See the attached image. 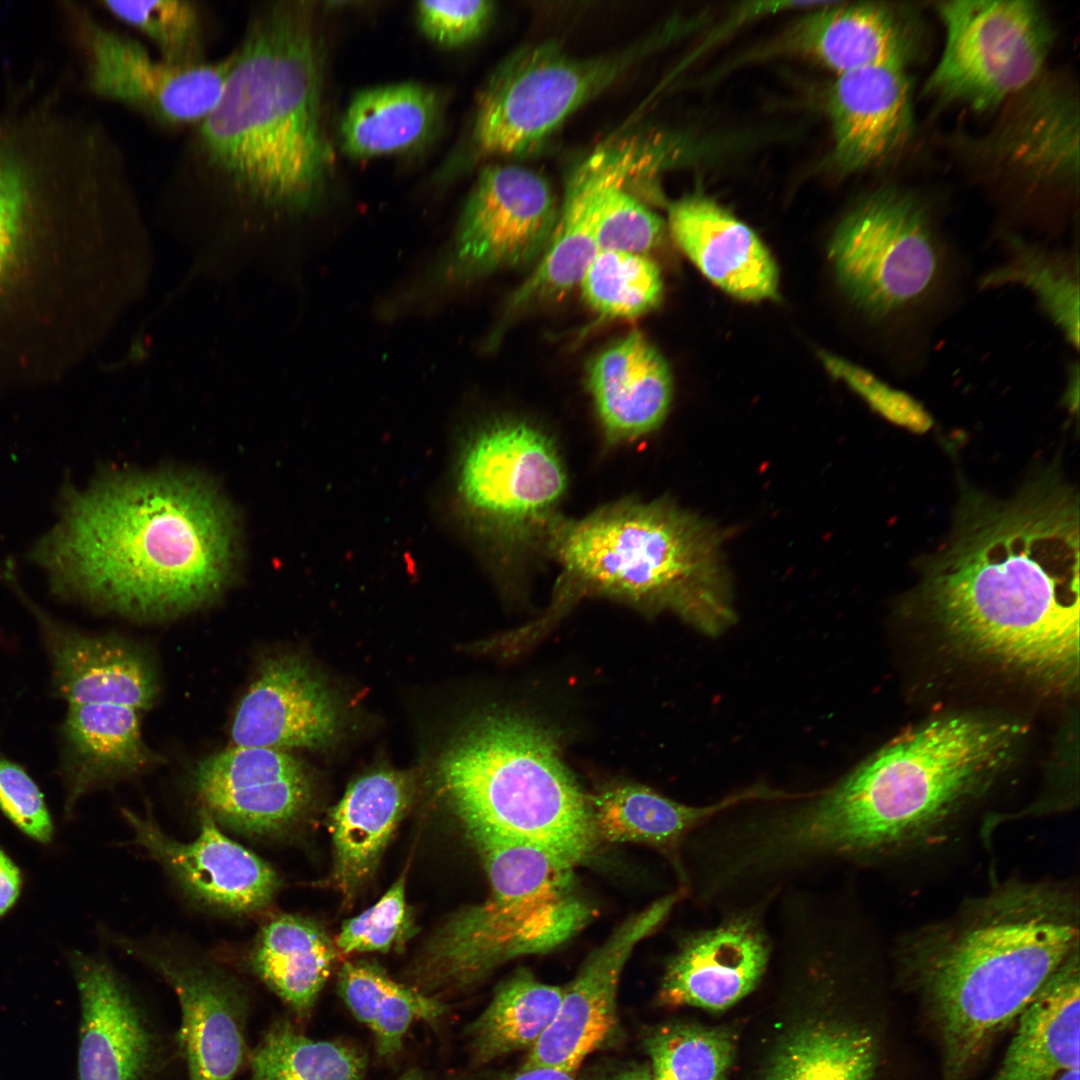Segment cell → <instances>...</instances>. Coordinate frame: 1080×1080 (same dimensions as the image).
I'll list each match as a JSON object with an SVG mask.
<instances>
[{"mask_svg":"<svg viewBox=\"0 0 1080 1080\" xmlns=\"http://www.w3.org/2000/svg\"><path fill=\"white\" fill-rule=\"evenodd\" d=\"M922 594L977 652L1067 679L1079 656V505L1056 470L1016 494L967 493L945 544L923 566Z\"/></svg>","mask_w":1080,"mask_h":1080,"instance_id":"6da1fadb","label":"cell"},{"mask_svg":"<svg viewBox=\"0 0 1080 1080\" xmlns=\"http://www.w3.org/2000/svg\"><path fill=\"white\" fill-rule=\"evenodd\" d=\"M1017 727L943 718L895 739L823 790L760 805L750 854L772 884H815L929 840L1002 767Z\"/></svg>","mask_w":1080,"mask_h":1080,"instance_id":"7a4b0ae2","label":"cell"},{"mask_svg":"<svg viewBox=\"0 0 1080 1080\" xmlns=\"http://www.w3.org/2000/svg\"><path fill=\"white\" fill-rule=\"evenodd\" d=\"M28 556L63 599L160 619L224 590L238 536L229 507L206 481L110 476L63 489L57 520Z\"/></svg>","mask_w":1080,"mask_h":1080,"instance_id":"3957f363","label":"cell"},{"mask_svg":"<svg viewBox=\"0 0 1080 1080\" xmlns=\"http://www.w3.org/2000/svg\"><path fill=\"white\" fill-rule=\"evenodd\" d=\"M222 93L167 175L169 197L214 204L248 221L309 208L326 176L321 71L305 9L254 3Z\"/></svg>","mask_w":1080,"mask_h":1080,"instance_id":"277c9868","label":"cell"},{"mask_svg":"<svg viewBox=\"0 0 1080 1080\" xmlns=\"http://www.w3.org/2000/svg\"><path fill=\"white\" fill-rule=\"evenodd\" d=\"M1077 949L1078 899L1048 882L1007 881L910 936L900 972L936 1038L939 1080H968Z\"/></svg>","mask_w":1080,"mask_h":1080,"instance_id":"5b68a950","label":"cell"},{"mask_svg":"<svg viewBox=\"0 0 1080 1080\" xmlns=\"http://www.w3.org/2000/svg\"><path fill=\"white\" fill-rule=\"evenodd\" d=\"M544 542L586 589L670 606L706 631L733 617L720 532L672 502L623 500L582 519L558 518Z\"/></svg>","mask_w":1080,"mask_h":1080,"instance_id":"8992f818","label":"cell"},{"mask_svg":"<svg viewBox=\"0 0 1080 1080\" xmlns=\"http://www.w3.org/2000/svg\"><path fill=\"white\" fill-rule=\"evenodd\" d=\"M438 775L467 834L533 845L574 865L595 847L589 795L554 735L526 716L499 711L473 721L442 755Z\"/></svg>","mask_w":1080,"mask_h":1080,"instance_id":"52a82bcc","label":"cell"},{"mask_svg":"<svg viewBox=\"0 0 1080 1080\" xmlns=\"http://www.w3.org/2000/svg\"><path fill=\"white\" fill-rule=\"evenodd\" d=\"M490 892L432 938L414 978L419 991L465 988L514 958L548 952L593 916L576 892L575 865L545 849L469 833Z\"/></svg>","mask_w":1080,"mask_h":1080,"instance_id":"ba28073f","label":"cell"},{"mask_svg":"<svg viewBox=\"0 0 1080 1080\" xmlns=\"http://www.w3.org/2000/svg\"><path fill=\"white\" fill-rule=\"evenodd\" d=\"M828 256L849 299L896 328L936 308L953 277L950 248L928 209L897 189L858 203L834 232Z\"/></svg>","mask_w":1080,"mask_h":1080,"instance_id":"9c48e42d","label":"cell"},{"mask_svg":"<svg viewBox=\"0 0 1080 1080\" xmlns=\"http://www.w3.org/2000/svg\"><path fill=\"white\" fill-rule=\"evenodd\" d=\"M96 182L92 151L47 111L0 112V294L27 248L88 217Z\"/></svg>","mask_w":1080,"mask_h":1080,"instance_id":"30bf717a","label":"cell"},{"mask_svg":"<svg viewBox=\"0 0 1080 1080\" xmlns=\"http://www.w3.org/2000/svg\"><path fill=\"white\" fill-rule=\"evenodd\" d=\"M937 11L945 43L927 94L986 111L1036 82L1055 37L1038 2L944 1Z\"/></svg>","mask_w":1080,"mask_h":1080,"instance_id":"8fae6325","label":"cell"},{"mask_svg":"<svg viewBox=\"0 0 1080 1080\" xmlns=\"http://www.w3.org/2000/svg\"><path fill=\"white\" fill-rule=\"evenodd\" d=\"M454 473L466 515L503 540L544 541L559 518L564 463L552 438L534 424L507 418L483 425L465 441Z\"/></svg>","mask_w":1080,"mask_h":1080,"instance_id":"7c38bea8","label":"cell"},{"mask_svg":"<svg viewBox=\"0 0 1080 1080\" xmlns=\"http://www.w3.org/2000/svg\"><path fill=\"white\" fill-rule=\"evenodd\" d=\"M628 56L576 58L553 43L514 53L479 97L474 125L479 149L496 155L535 150L572 112L614 81Z\"/></svg>","mask_w":1080,"mask_h":1080,"instance_id":"4fadbf2b","label":"cell"},{"mask_svg":"<svg viewBox=\"0 0 1080 1080\" xmlns=\"http://www.w3.org/2000/svg\"><path fill=\"white\" fill-rule=\"evenodd\" d=\"M75 32L88 90L168 129L191 128L214 107L233 63V54L191 68L152 56L137 39L74 8Z\"/></svg>","mask_w":1080,"mask_h":1080,"instance_id":"5bb4252c","label":"cell"},{"mask_svg":"<svg viewBox=\"0 0 1080 1080\" xmlns=\"http://www.w3.org/2000/svg\"><path fill=\"white\" fill-rule=\"evenodd\" d=\"M117 943L160 976L177 997L179 1057L188 1080H234L247 1064L251 997L218 963L171 943L119 937Z\"/></svg>","mask_w":1080,"mask_h":1080,"instance_id":"9a60e30c","label":"cell"},{"mask_svg":"<svg viewBox=\"0 0 1080 1080\" xmlns=\"http://www.w3.org/2000/svg\"><path fill=\"white\" fill-rule=\"evenodd\" d=\"M79 1000L76 1080H168L180 1059L159 1023L107 961L71 952Z\"/></svg>","mask_w":1080,"mask_h":1080,"instance_id":"2e32d148","label":"cell"},{"mask_svg":"<svg viewBox=\"0 0 1080 1080\" xmlns=\"http://www.w3.org/2000/svg\"><path fill=\"white\" fill-rule=\"evenodd\" d=\"M557 216L540 175L514 165L485 168L461 216L450 275L466 280L531 262L546 249Z\"/></svg>","mask_w":1080,"mask_h":1080,"instance_id":"e0dca14e","label":"cell"},{"mask_svg":"<svg viewBox=\"0 0 1080 1080\" xmlns=\"http://www.w3.org/2000/svg\"><path fill=\"white\" fill-rule=\"evenodd\" d=\"M192 790L219 825L254 839L288 835L306 814L311 783L302 763L283 750L237 746L199 761Z\"/></svg>","mask_w":1080,"mask_h":1080,"instance_id":"ac0fdd59","label":"cell"},{"mask_svg":"<svg viewBox=\"0 0 1080 1080\" xmlns=\"http://www.w3.org/2000/svg\"><path fill=\"white\" fill-rule=\"evenodd\" d=\"M687 896L677 890L623 922L563 987L558 1011L530 1048L521 1069L553 1068L568 1073L608 1037L616 1024V997L623 968L636 945L654 933Z\"/></svg>","mask_w":1080,"mask_h":1080,"instance_id":"d6986e66","label":"cell"},{"mask_svg":"<svg viewBox=\"0 0 1080 1080\" xmlns=\"http://www.w3.org/2000/svg\"><path fill=\"white\" fill-rule=\"evenodd\" d=\"M772 910H731L686 933L666 964L659 1002L723 1010L752 992L774 958Z\"/></svg>","mask_w":1080,"mask_h":1080,"instance_id":"ffe728a7","label":"cell"},{"mask_svg":"<svg viewBox=\"0 0 1080 1080\" xmlns=\"http://www.w3.org/2000/svg\"><path fill=\"white\" fill-rule=\"evenodd\" d=\"M123 816L134 842L144 848L194 901L220 912L248 915L265 909L280 888L265 860L227 837L213 817L199 810V834L183 843L168 836L152 816L130 810Z\"/></svg>","mask_w":1080,"mask_h":1080,"instance_id":"44dd1931","label":"cell"},{"mask_svg":"<svg viewBox=\"0 0 1080 1080\" xmlns=\"http://www.w3.org/2000/svg\"><path fill=\"white\" fill-rule=\"evenodd\" d=\"M4 576L37 619L52 663L53 683L68 705L108 704L150 709L158 678L142 648L114 636H93L64 626L19 588L10 565Z\"/></svg>","mask_w":1080,"mask_h":1080,"instance_id":"7402d4cb","label":"cell"},{"mask_svg":"<svg viewBox=\"0 0 1080 1080\" xmlns=\"http://www.w3.org/2000/svg\"><path fill=\"white\" fill-rule=\"evenodd\" d=\"M334 702L309 666L296 656L269 657L239 702L231 726L234 745L286 751L328 744L337 729Z\"/></svg>","mask_w":1080,"mask_h":1080,"instance_id":"603a6c76","label":"cell"},{"mask_svg":"<svg viewBox=\"0 0 1080 1080\" xmlns=\"http://www.w3.org/2000/svg\"><path fill=\"white\" fill-rule=\"evenodd\" d=\"M906 65L887 62L838 75L829 95L838 165L855 171L898 152L913 130Z\"/></svg>","mask_w":1080,"mask_h":1080,"instance_id":"cb8c5ba5","label":"cell"},{"mask_svg":"<svg viewBox=\"0 0 1080 1080\" xmlns=\"http://www.w3.org/2000/svg\"><path fill=\"white\" fill-rule=\"evenodd\" d=\"M668 228L682 252L701 273L743 301L776 299L779 271L756 233L702 194L668 206Z\"/></svg>","mask_w":1080,"mask_h":1080,"instance_id":"d4e9b609","label":"cell"},{"mask_svg":"<svg viewBox=\"0 0 1080 1080\" xmlns=\"http://www.w3.org/2000/svg\"><path fill=\"white\" fill-rule=\"evenodd\" d=\"M638 143L597 148L570 175L564 200L544 255L531 275L514 292L510 311L551 299L580 283L597 254L594 211L598 192L614 175L641 157Z\"/></svg>","mask_w":1080,"mask_h":1080,"instance_id":"484cf974","label":"cell"},{"mask_svg":"<svg viewBox=\"0 0 1080 1080\" xmlns=\"http://www.w3.org/2000/svg\"><path fill=\"white\" fill-rule=\"evenodd\" d=\"M912 16L887 3L831 2L793 29L791 46L838 75L887 62L907 64L917 35Z\"/></svg>","mask_w":1080,"mask_h":1080,"instance_id":"4316f807","label":"cell"},{"mask_svg":"<svg viewBox=\"0 0 1080 1080\" xmlns=\"http://www.w3.org/2000/svg\"><path fill=\"white\" fill-rule=\"evenodd\" d=\"M588 387L610 441H631L656 430L672 400V376L661 353L631 332L592 361Z\"/></svg>","mask_w":1080,"mask_h":1080,"instance_id":"83f0119b","label":"cell"},{"mask_svg":"<svg viewBox=\"0 0 1080 1080\" xmlns=\"http://www.w3.org/2000/svg\"><path fill=\"white\" fill-rule=\"evenodd\" d=\"M785 795V791L761 784L713 803L690 805L642 785L618 784L589 796V804L597 840L646 844L677 859L687 838L719 813L742 803Z\"/></svg>","mask_w":1080,"mask_h":1080,"instance_id":"f1b7e54d","label":"cell"},{"mask_svg":"<svg viewBox=\"0 0 1080 1080\" xmlns=\"http://www.w3.org/2000/svg\"><path fill=\"white\" fill-rule=\"evenodd\" d=\"M138 712L118 705H68L61 767L67 816L92 789L161 761L142 739Z\"/></svg>","mask_w":1080,"mask_h":1080,"instance_id":"f546056e","label":"cell"},{"mask_svg":"<svg viewBox=\"0 0 1080 1080\" xmlns=\"http://www.w3.org/2000/svg\"><path fill=\"white\" fill-rule=\"evenodd\" d=\"M999 1068L987 1080H1056L1079 1067L1080 960L1074 951L1016 1022Z\"/></svg>","mask_w":1080,"mask_h":1080,"instance_id":"4dcf8cb0","label":"cell"},{"mask_svg":"<svg viewBox=\"0 0 1080 1080\" xmlns=\"http://www.w3.org/2000/svg\"><path fill=\"white\" fill-rule=\"evenodd\" d=\"M410 799L406 775L379 770L353 782L333 809L332 880L346 899H352L374 872Z\"/></svg>","mask_w":1080,"mask_h":1080,"instance_id":"1f68e13d","label":"cell"},{"mask_svg":"<svg viewBox=\"0 0 1080 1080\" xmlns=\"http://www.w3.org/2000/svg\"><path fill=\"white\" fill-rule=\"evenodd\" d=\"M1024 97L996 130L994 152L1038 179L1078 175V108L1072 95L1050 84L1023 90Z\"/></svg>","mask_w":1080,"mask_h":1080,"instance_id":"d6a6232c","label":"cell"},{"mask_svg":"<svg viewBox=\"0 0 1080 1080\" xmlns=\"http://www.w3.org/2000/svg\"><path fill=\"white\" fill-rule=\"evenodd\" d=\"M337 952L315 922L282 914L266 922L248 953L247 966L290 1009L307 1020L328 979Z\"/></svg>","mask_w":1080,"mask_h":1080,"instance_id":"836d02e7","label":"cell"},{"mask_svg":"<svg viewBox=\"0 0 1080 1080\" xmlns=\"http://www.w3.org/2000/svg\"><path fill=\"white\" fill-rule=\"evenodd\" d=\"M439 113L434 91L401 83L360 91L340 126L343 150L368 158L409 150L432 132Z\"/></svg>","mask_w":1080,"mask_h":1080,"instance_id":"e575fe53","label":"cell"},{"mask_svg":"<svg viewBox=\"0 0 1080 1080\" xmlns=\"http://www.w3.org/2000/svg\"><path fill=\"white\" fill-rule=\"evenodd\" d=\"M338 992L352 1015L372 1032L383 1059L400 1053L415 1022L435 1023L448 1011L437 997L396 982L377 963L366 960L342 966Z\"/></svg>","mask_w":1080,"mask_h":1080,"instance_id":"d590c367","label":"cell"},{"mask_svg":"<svg viewBox=\"0 0 1080 1080\" xmlns=\"http://www.w3.org/2000/svg\"><path fill=\"white\" fill-rule=\"evenodd\" d=\"M562 994L563 987L543 983L527 969L516 971L466 1030L474 1061L530 1049L553 1021Z\"/></svg>","mask_w":1080,"mask_h":1080,"instance_id":"8d00e7d4","label":"cell"},{"mask_svg":"<svg viewBox=\"0 0 1080 1080\" xmlns=\"http://www.w3.org/2000/svg\"><path fill=\"white\" fill-rule=\"evenodd\" d=\"M1018 285L1035 296L1040 308L1076 349L1079 346V257L1017 236L1006 239V259L980 280L981 288Z\"/></svg>","mask_w":1080,"mask_h":1080,"instance_id":"74e56055","label":"cell"},{"mask_svg":"<svg viewBox=\"0 0 1080 1080\" xmlns=\"http://www.w3.org/2000/svg\"><path fill=\"white\" fill-rule=\"evenodd\" d=\"M245 1080H363L367 1058L338 1040L313 1039L280 1017L250 1048Z\"/></svg>","mask_w":1080,"mask_h":1080,"instance_id":"f35d334b","label":"cell"},{"mask_svg":"<svg viewBox=\"0 0 1080 1080\" xmlns=\"http://www.w3.org/2000/svg\"><path fill=\"white\" fill-rule=\"evenodd\" d=\"M100 5L149 39L163 62L180 68L208 63V17L199 1H101Z\"/></svg>","mask_w":1080,"mask_h":1080,"instance_id":"ab89813d","label":"cell"},{"mask_svg":"<svg viewBox=\"0 0 1080 1080\" xmlns=\"http://www.w3.org/2000/svg\"><path fill=\"white\" fill-rule=\"evenodd\" d=\"M579 284L585 302L612 318L641 316L654 309L663 296L660 269L643 254L598 251Z\"/></svg>","mask_w":1080,"mask_h":1080,"instance_id":"60d3db41","label":"cell"},{"mask_svg":"<svg viewBox=\"0 0 1080 1080\" xmlns=\"http://www.w3.org/2000/svg\"><path fill=\"white\" fill-rule=\"evenodd\" d=\"M653 1080H725L733 1044L720 1029L669 1025L646 1040Z\"/></svg>","mask_w":1080,"mask_h":1080,"instance_id":"b9f144b4","label":"cell"},{"mask_svg":"<svg viewBox=\"0 0 1080 1080\" xmlns=\"http://www.w3.org/2000/svg\"><path fill=\"white\" fill-rule=\"evenodd\" d=\"M643 160L614 175L597 194L594 234L599 251L644 254L664 240L663 220L624 189L628 176L643 168Z\"/></svg>","mask_w":1080,"mask_h":1080,"instance_id":"7bdbcfd3","label":"cell"},{"mask_svg":"<svg viewBox=\"0 0 1080 1080\" xmlns=\"http://www.w3.org/2000/svg\"><path fill=\"white\" fill-rule=\"evenodd\" d=\"M411 930L402 875L373 906L343 922L336 946L344 954L387 952L402 944Z\"/></svg>","mask_w":1080,"mask_h":1080,"instance_id":"ee69618b","label":"cell"},{"mask_svg":"<svg viewBox=\"0 0 1080 1080\" xmlns=\"http://www.w3.org/2000/svg\"><path fill=\"white\" fill-rule=\"evenodd\" d=\"M826 370L847 384L875 411L887 419L915 430H925L931 417L907 393L894 389L869 371L827 352L819 353Z\"/></svg>","mask_w":1080,"mask_h":1080,"instance_id":"f6af8a7d","label":"cell"},{"mask_svg":"<svg viewBox=\"0 0 1080 1080\" xmlns=\"http://www.w3.org/2000/svg\"><path fill=\"white\" fill-rule=\"evenodd\" d=\"M0 811L29 839L52 842L54 824L41 790L22 766L1 754Z\"/></svg>","mask_w":1080,"mask_h":1080,"instance_id":"bcb514c9","label":"cell"},{"mask_svg":"<svg viewBox=\"0 0 1080 1080\" xmlns=\"http://www.w3.org/2000/svg\"><path fill=\"white\" fill-rule=\"evenodd\" d=\"M492 5L485 0L420 1L416 11L421 29L431 40L453 47L471 41L483 31Z\"/></svg>","mask_w":1080,"mask_h":1080,"instance_id":"7dc6e473","label":"cell"},{"mask_svg":"<svg viewBox=\"0 0 1080 1080\" xmlns=\"http://www.w3.org/2000/svg\"><path fill=\"white\" fill-rule=\"evenodd\" d=\"M23 888L21 870L0 846V918L17 903Z\"/></svg>","mask_w":1080,"mask_h":1080,"instance_id":"c3c4849f","label":"cell"},{"mask_svg":"<svg viewBox=\"0 0 1080 1080\" xmlns=\"http://www.w3.org/2000/svg\"><path fill=\"white\" fill-rule=\"evenodd\" d=\"M495 1080H574L571 1073L553 1068L520 1069L518 1073Z\"/></svg>","mask_w":1080,"mask_h":1080,"instance_id":"681fc988","label":"cell"},{"mask_svg":"<svg viewBox=\"0 0 1080 1080\" xmlns=\"http://www.w3.org/2000/svg\"><path fill=\"white\" fill-rule=\"evenodd\" d=\"M604 1080H653L649 1068L634 1066L624 1068Z\"/></svg>","mask_w":1080,"mask_h":1080,"instance_id":"f907efd6","label":"cell"},{"mask_svg":"<svg viewBox=\"0 0 1080 1080\" xmlns=\"http://www.w3.org/2000/svg\"><path fill=\"white\" fill-rule=\"evenodd\" d=\"M1079 395V368L1076 364L1070 369L1069 380L1067 383L1065 400L1070 408L1077 409Z\"/></svg>","mask_w":1080,"mask_h":1080,"instance_id":"816d5d0a","label":"cell"},{"mask_svg":"<svg viewBox=\"0 0 1080 1080\" xmlns=\"http://www.w3.org/2000/svg\"><path fill=\"white\" fill-rule=\"evenodd\" d=\"M1080 1067L1069 1068L1062 1071L1056 1080H1079Z\"/></svg>","mask_w":1080,"mask_h":1080,"instance_id":"f5cc1de1","label":"cell"},{"mask_svg":"<svg viewBox=\"0 0 1080 1080\" xmlns=\"http://www.w3.org/2000/svg\"><path fill=\"white\" fill-rule=\"evenodd\" d=\"M395 1080H426V1079L424 1077V1074L420 1070L414 1068V1069L407 1070L405 1073H403L401 1076H399Z\"/></svg>","mask_w":1080,"mask_h":1080,"instance_id":"db71d44e","label":"cell"}]
</instances>
